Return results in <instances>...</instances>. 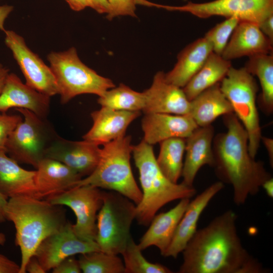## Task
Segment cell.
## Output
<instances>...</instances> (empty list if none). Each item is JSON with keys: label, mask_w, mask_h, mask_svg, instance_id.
Returning a JSON list of instances; mask_svg holds the SVG:
<instances>
[{"label": "cell", "mask_w": 273, "mask_h": 273, "mask_svg": "<svg viewBox=\"0 0 273 273\" xmlns=\"http://www.w3.org/2000/svg\"><path fill=\"white\" fill-rule=\"evenodd\" d=\"M36 198L47 199L75 187L82 176L64 164L44 158L36 168Z\"/></svg>", "instance_id": "obj_21"}, {"label": "cell", "mask_w": 273, "mask_h": 273, "mask_svg": "<svg viewBox=\"0 0 273 273\" xmlns=\"http://www.w3.org/2000/svg\"><path fill=\"white\" fill-rule=\"evenodd\" d=\"M53 273H80L81 270L78 259L73 256L66 258L52 269Z\"/></svg>", "instance_id": "obj_36"}, {"label": "cell", "mask_w": 273, "mask_h": 273, "mask_svg": "<svg viewBox=\"0 0 273 273\" xmlns=\"http://www.w3.org/2000/svg\"><path fill=\"white\" fill-rule=\"evenodd\" d=\"M159 144V153L156 157L158 166L167 178L177 183L181 176L186 139L173 138L163 141Z\"/></svg>", "instance_id": "obj_29"}, {"label": "cell", "mask_w": 273, "mask_h": 273, "mask_svg": "<svg viewBox=\"0 0 273 273\" xmlns=\"http://www.w3.org/2000/svg\"><path fill=\"white\" fill-rule=\"evenodd\" d=\"M47 58L62 104L82 94H94L100 97L115 86L111 79L99 75L85 65L74 47L63 52H52Z\"/></svg>", "instance_id": "obj_6"}, {"label": "cell", "mask_w": 273, "mask_h": 273, "mask_svg": "<svg viewBox=\"0 0 273 273\" xmlns=\"http://www.w3.org/2000/svg\"><path fill=\"white\" fill-rule=\"evenodd\" d=\"M135 212L136 205L128 198L115 191H104L95 239L100 251L121 254L131 236L130 231Z\"/></svg>", "instance_id": "obj_8"}, {"label": "cell", "mask_w": 273, "mask_h": 273, "mask_svg": "<svg viewBox=\"0 0 273 273\" xmlns=\"http://www.w3.org/2000/svg\"><path fill=\"white\" fill-rule=\"evenodd\" d=\"M244 67L251 74L258 78L261 89L258 105L266 115H270L273 112L272 53L249 57Z\"/></svg>", "instance_id": "obj_28"}, {"label": "cell", "mask_w": 273, "mask_h": 273, "mask_svg": "<svg viewBox=\"0 0 273 273\" xmlns=\"http://www.w3.org/2000/svg\"><path fill=\"white\" fill-rule=\"evenodd\" d=\"M5 43L11 51L23 73L26 84L48 97L58 94L54 75L50 68L26 45L23 37L6 30Z\"/></svg>", "instance_id": "obj_12"}, {"label": "cell", "mask_w": 273, "mask_h": 273, "mask_svg": "<svg viewBox=\"0 0 273 273\" xmlns=\"http://www.w3.org/2000/svg\"><path fill=\"white\" fill-rule=\"evenodd\" d=\"M97 251L100 249L96 242L80 238L74 232L73 224L67 221L58 232L40 243L34 256L47 272L67 257Z\"/></svg>", "instance_id": "obj_13"}, {"label": "cell", "mask_w": 273, "mask_h": 273, "mask_svg": "<svg viewBox=\"0 0 273 273\" xmlns=\"http://www.w3.org/2000/svg\"><path fill=\"white\" fill-rule=\"evenodd\" d=\"M143 140L153 146L173 138L186 139L198 127L189 115L145 114L141 122Z\"/></svg>", "instance_id": "obj_17"}, {"label": "cell", "mask_w": 273, "mask_h": 273, "mask_svg": "<svg viewBox=\"0 0 273 273\" xmlns=\"http://www.w3.org/2000/svg\"><path fill=\"white\" fill-rule=\"evenodd\" d=\"M79 255L78 260L84 273H124L123 262L118 255L102 251Z\"/></svg>", "instance_id": "obj_31"}, {"label": "cell", "mask_w": 273, "mask_h": 273, "mask_svg": "<svg viewBox=\"0 0 273 273\" xmlns=\"http://www.w3.org/2000/svg\"><path fill=\"white\" fill-rule=\"evenodd\" d=\"M15 109L22 114L23 119L9 135L6 152L18 163L36 168L58 134L46 119L27 109Z\"/></svg>", "instance_id": "obj_9"}, {"label": "cell", "mask_w": 273, "mask_h": 273, "mask_svg": "<svg viewBox=\"0 0 273 273\" xmlns=\"http://www.w3.org/2000/svg\"><path fill=\"white\" fill-rule=\"evenodd\" d=\"M6 241L5 236L3 234L0 233V245H3Z\"/></svg>", "instance_id": "obj_47"}, {"label": "cell", "mask_w": 273, "mask_h": 273, "mask_svg": "<svg viewBox=\"0 0 273 273\" xmlns=\"http://www.w3.org/2000/svg\"><path fill=\"white\" fill-rule=\"evenodd\" d=\"M20 265L0 253V273H19Z\"/></svg>", "instance_id": "obj_37"}, {"label": "cell", "mask_w": 273, "mask_h": 273, "mask_svg": "<svg viewBox=\"0 0 273 273\" xmlns=\"http://www.w3.org/2000/svg\"><path fill=\"white\" fill-rule=\"evenodd\" d=\"M141 114L140 111L101 107L91 113L93 125L82 138L99 146L110 143L124 136L127 127Z\"/></svg>", "instance_id": "obj_18"}, {"label": "cell", "mask_w": 273, "mask_h": 273, "mask_svg": "<svg viewBox=\"0 0 273 273\" xmlns=\"http://www.w3.org/2000/svg\"><path fill=\"white\" fill-rule=\"evenodd\" d=\"M261 142L263 144L269 158L270 166H273V140L268 137L262 136L261 138Z\"/></svg>", "instance_id": "obj_42"}, {"label": "cell", "mask_w": 273, "mask_h": 273, "mask_svg": "<svg viewBox=\"0 0 273 273\" xmlns=\"http://www.w3.org/2000/svg\"><path fill=\"white\" fill-rule=\"evenodd\" d=\"M190 201L189 198L180 199L179 203L171 209L156 214L151 221L149 228L138 244L140 249L143 251L151 246H155L164 256Z\"/></svg>", "instance_id": "obj_23"}, {"label": "cell", "mask_w": 273, "mask_h": 273, "mask_svg": "<svg viewBox=\"0 0 273 273\" xmlns=\"http://www.w3.org/2000/svg\"><path fill=\"white\" fill-rule=\"evenodd\" d=\"M168 11L187 12L200 18L214 16L236 17L240 21L259 24L273 14V0H214L197 3L189 2L180 6L152 4Z\"/></svg>", "instance_id": "obj_10"}, {"label": "cell", "mask_w": 273, "mask_h": 273, "mask_svg": "<svg viewBox=\"0 0 273 273\" xmlns=\"http://www.w3.org/2000/svg\"><path fill=\"white\" fill-rule=\"evenodd\" d=\"M36 170H28L0 150V193L9 199L27 196L36 198Z\"/></svg>", "instance_id": "obj_24"}, {"label": "cell", "mask_w": 273, "mask_h": 273, "mask_svg": "<svg viewBox=\"0 0 273 273\" xmlns=\"http://www.w3.org/2000/svg\"><path fill=\"white\" fill-rule=\"evenodd\" d=\"M222 116L227 130L214 136L213 167L220 181L232 185L234 202L239 206L272 177L263 162L250 155L247 132L234 113Z\"/></svg>", "instance_id": "obj_2"}, {"label": "cell", "mask_w": 273, "mask_h": 273, "mask_svg": "<svg viewBox=\"0 0 273 273\" xmlns=\"http://www.w3.org/2000/svg\"><path fill=\"white\" fill-rule=\"evenodd\" d=\"M220 87L247 132L249 152L255 158L262 136L256 104L257 82L244 67L235 68L232 66L220 82Z\"/></svg>", "instance_id": "obj_7"}, {"label": "cell", "mask_w": 273, "mask_h": 273, "mask_svg": "<svg viewBox=\"0 0 273 273\" xmlns=\"http://www.w3.org/2000/svg\"><path fill=\"white\" fill-rule=\"evenodd\" d=\"M262 188L265 190L266 194L270 198L273 197V178L271 177L265 181L262 186Z\"/></svg>", "instance_id": "obj_44"}, {"label": "cell", "mask_w": 273, "mask_h": 273, "mask_svg": "<svg viewBox=\"0 0 273 273\" xmlns=\"http://www.w3.org/2000/svg\"><path fill=\"white\" fill-rule=\"evenodd\" d=\"M232 210L197 230L182 251L179 273H263L262 265L243 247Z\"/></svg>", "instance_id": "obj_1"}, {"label": "cell", "mask_w": 273, "mask_h": 273, "mask_svg": "<svg viewBox=\"0 0 273 273\" xmlns=\"http://www.w3.org/2000/svg\"><path fill=\"white\" fill-rule=\"evenodd\" d=\"M98 103L103 107L127 111H143L145 105L144 92H139L120 83L99 97Z\"/></svg>", "instance_id": "obj_30"}, {"label": "cell", "mask_w": 273, "mask_h": 273, "mask_svg": "<svg viewBox=\"0 0 273 273\" xmlns=\"http://www.w3.org/2000/svg\"><path fill=\"white\" fill-rule=\"evenodd\" d=\"M214 128L211 124L198 127L186 139V156L181 176L182 183L194 187L193 183L200 169L205 165L213 166L212 149Z\"/></svg>", "instance_id": "obj_19"}, {"label": "cell", "mask_w": 273, "mask_h": 273, "mask_svg": "<svg viewBox=\"0 0 273 273\" xmlns=\"http://www.w3.org/2000/svg\"><path fill=\"white\" fill-rule=\"evenodd\" d=\"M232 67L231 61L212 52L206 61L183 89L190 101L201 93L219 83Z\"/></svg>", "instance_id": "obj_27"}, {"label": "cell", "mask_w": 273, "mask_h": 273, "mask_svg": "<svg viewBox=\"0 0 273 273\" xmlns=\"http://www.w3.org/2000/svg\"><path fill=\"white\" fill-rule=\"evenodd\" d=\"M104 191L89 185L75 186L46 199L55 205L66 206L74 213L75 234L85 241H95L97 217L103 200Z\"/></svg>", "instance_id": "obj_11"}, {"label": "cell", "mask_w": 273, "mask_h": 273, "mask_svg": "<svg viewBox=\"0 0 273 273\" xmlns=\"http://www.w3.org/2000/svg\"><path fill=\"white\" fill-rule=\"evenodd\" d=\"M50 106V97L23 83L16 74H8L0 94V112L6 113L11 108L25 109L46 119Z\"/></svg>", "instance_id": "obj_16"}, {"label": "cell", "mask_w": 273, "mask_h": 273, "mask_svg": "<svg viewBox=\"0 0 273 273\" xmlns=\"http://www.w3.org/2000/svg\"><path fill=\"white\" fill-rule=\"evenodd\" d=\"M258 26L262 32L273 42V14L265 19Z\"/></svg>", "instance_id": "obj_39"}, {"label": "cell", "mask_w": 273, "mask_h": 273, "mask_svg": "<svg viewBox=\"0 0 273 273\" xmlns=\"http://www.w3.org/2000/svg\"><path fill=\"white\" fill-rule=\"evenodd\" d=\"M272 42L261 31L257 24L240 21L221 54L231 61L242 57L272 53Z\"/></svg>", "instance_id": "obj_22"}, {"label": "cell", "mask_w": 273, "mask_h": 273, "mask_svg": "<svg viewBox=\"0 0 273 273\" xmlns=\"http://www.w3.org/2000/svg\"><path fill=\"white\" fill-rule=\"evenodd\" d=\"M9 73V69L4 67L3 65L0 63V94L2 91L6 78Z\"/></svg>", "instance_id": "obj_45"}, {"label": "cell", "mask_w": 273, "mask_h": 273, "mask_svg": "<svg viewBox=\"0 0 273 273\" xmlns=\"http://www.w3.org/2000/svg\"><path fill=\"white\" fill-rule=\"evenodd\" d=\"M22 119V116L0 112V150L6 151L5 145L9 135Z\"/></svg>", "instance_id": "obj_34"}, {"label": "cell", "mask_w": 273, "mask_h": 273, "mask_svg": "<svg viewBox=\"0 0 273 273\" xmlns=\"http://www.w3.org/2000/svg\"><path fill=\"white\" fill-rule=\"evenodd\" d=\"M132 154L139 173L142 198L136 205L135 218L148 225L157 211L176 200L191 198L196 193L194 187L174 183L162 172L156 162L153 146L143 140L133 146Z\"/></svg>", "instance_id": "obj_4"}, {"label": "cell", "mask_w": 273, "mask_h": 273, "mask_svg": "<svg viewBox=\"0 0 273 273\" xmlns=\"http://www.w3.org/2000/svg\"><path fill=\"white\" fill-rule=\"evenodd\" d=\"M131 236L121 253L124 260V273H171L167 267L148 261Z\"/></svg>", "instance_id": "obj_32"}, {"label": "cell", "mask_w": 273, "mask_h": 273, "mask_svg": "<svg viewBox=\"0 0 273 273\" xmlns=\"http://www.w3.org/2000/svg\"><path fill=\"white\" fill-rule=\"evenodd\" d=\"M8 199L0 193V223L4 222L6 219L5 216V208Z\"/></svg>", "instance_id": "obj_46"}, {"label": "cell", "mask_w": 273, "mask_h": 273, "mask_svg": "<svg viewBox=\"0 0 273 273\" xmlns=\"http://www.w3.org/2000/svg\"><path fill=\"white\" fill-rule=\"evenodd\" d=\"M234 113L222 92L220 82L204 90L190 101L189 115L199 127L211 125L221 116Z\"/></svg>", "instance_id": "obj_26"}, {"label": "cell", "mask_w": 273, "mask_h": 273, "mask_svg": "<svg viewBox=\"0 0 273 273\" xmlns=\"http://www.w3.org/2000/svg\"><path fill=\"white\" fill-rule=\"evenodd\" d=\"M224 187L220 181L215 182L190 201L179 221L172 241L164 256L176 258L196 233L202 213L211 199Z\"/></svg>", "instance_id": "obj_20"}, {"label": "cell", "mask_w": 273, "mask_h": 273, "mask_svg": "<svg viewBox=\"0 0 273 273\" xmlns=\"http://www.w3.org/2000/svg\"><path fill=\"white\" fill-rule=\"evenodd\" d=\"M73 11L79 12L87 7L86 0H65Z\"/></svg>", "instance_id": "obj_43"}, {"label": "cell", "mask_w": 273, "mask_h": 273, "mask_svg": "<svg viewBox=\"0 0 273 273\" xmlns=\"http://www.w3.org/2000/svg\"><path fill=\"white\" fill-rule=\"evenodd\" d=\"M212 52L211 44L204 37L189 44L178 54L173 68L165 73L166 80L183 88L200 70Z\"/></svg>", "instance_id": "obj_25"}, {"label": "cell", "mask_w": 273, "mask_h": 273, "mask_svg": "<svg viewBox=\"0 0 273 273\" xmlns=\"http://www.w3.org/2000/svg\"><path fill=\"white\" fill-rule=\"evenodd\" d=\"M14 7L11 5H4L0 6V30L5 32L4 27L5 20L13 11Z\"/></svg>", "instance_id": "obj_41"}, {"label": "cell", "mask_w": 273, "mask_h": 273, "mask_svg": "<svg viewBox=\"0 0 273 273\" xmlns=\"http://www.w3.org/2000/svg\"><path fill=\"white\" fill-rule=\"evenodd\" d=\"M87 7L95 10L99 14H108L110 6L108 0H86Z\"/></svg>", "instance_id": "obj_38"}, {"label": "cell", "mask_w": 273, "mask_h": 273, "mask_svg": "<svg viewBox=\"0 0 273 273\" xmlns=\"http://www.w3.org/2000/svg\"><path fill=\"white\" fill-rule=\"evenodd\" d=\"M144 93L145 105L142 112L144 114H189L190 101L183 88L167 81L163 71H158L155 74L151 86Z\"/></svg>", "instance_id": "obj_15"}, {"label": "cell", "mask_w": 273, "mask_h": 273, "mask_svg": "<svg viewBox=\"0 0 273 273\" xmlns=\"http://www.w3.org/2000/svg\"><path fill=\"white\" fill-rule=\"evenodd\" d=\"M240 21L236 17L226 18L206 33L204 37L211 44L213 52L221 55Z\"/></svg>", "instance_id": "obj_33"}, {"label": "cell", "mask_w": 273, "mask_h": 273, "mask_svg": "<svg viewBox=\"0 0 273 273\" xmlns=\"http://www.w3.org/2000/svg\"><path fill=\"white\" fill-rule=\"evenodd\" d=\"M110 12L107 15L108 20L120 16L136 17V0H108Z\"/></svg>", "instance_id": "obj_35"}, {"label": "cell", "mask_w": 273, "mask_h": 273, "mask_svg": "<svg viewBox=\"0 0 273 273\" xmlns=\"http://www.w3.org/2000/svg\"><path fill=\"white\" fill-rule=\"evenodd\" d=\"M101 151L99 145L93 142L85 140H68L58 135L47 149L45 158L64 164L82 177L88 176L95 170L100 158Z\"/></svg>", "instance_id": "obj_14"}, {"label": "cell", "mask_w": 273, "mask_h": 273, "mask_svg": "<svg viewBox=\"0 0 273 273\" xmlns=\"http://www.w3.org/2000/svg\"><path fill=\"white\" fill-rule=\"evenodd\" d=\"M131 137L125 135L103 145L100 158L93 172L75 185H89L117 192L135 205L142 198L131 168L133 145Z\"/></svg>", "instance_id": "obj_5"}, {"label": "cell", "mask_w": 273, "mask_h": 273, "mask_svg": "<svg viewBox=\"0 0 273 273\" xmlns=\"http://www.w3.org/2000/svg\"><path fill=\"white\" fill-rule=\"evenodd\" d=\"M5 216L16 229L15 244L21 254L19 273L26 272V264L40 243L67 222L63 206L27 196L9 198Z\"/></svg>", "instance_id": "obj_3"}, {"label": "cell", "mask_w": 273, "mask_h": 273, "mask_svg": "<svg viewBox=\"0 0 273 273\" xmlns=\"http://www.w3.org/2000/svg\"><path fill=\"white\" fill-rule=\"evenodd\" d=\"M25 271L26 272H28L29 273L46 272L40 262L34 255L28 261L26 265Z\"/></svg>", "instance_id": "obj_40"}]
</instances>
